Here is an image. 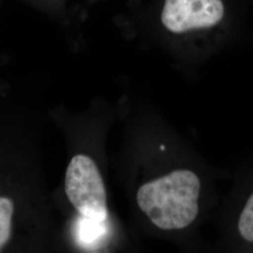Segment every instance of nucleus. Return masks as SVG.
<instances>
[{
	"instance_id": "obj_6",
	"label": "nucleus",
	"mask_w": 253,
	"mask_h": 253,
	"mask_svg": "<svg viewBox=\"0 0 253 253\" xmlns=\"http://www.w3.org/2000/svg\"><path fill=\"white\" fill-rule=\"evenodd\" d=\"M13 203L7 197H0V251L9 241L11 234Z\"/></svg>"
},
{
	"instance_id": "obj_3",
	"label": "nucleus",
	"mask_w": 253,
	"mask_h": 253,
	"mask_svg": "<svg viewBox=\"0 0 253 253\" xmlns=\"http://www.w3.org/2000/svg\"><path fill=\"white\" fill-rule=\"evenodd\" d=\"M224 15L221 0H165L162 13L164 27L173 33L208 28Z\"/></svg>"
},
{
	"instance_id": "obj_5",
	"label": "nucleus",
	"mask_w": 253,
	"mask_h": 253,
	"mask_svg": "<svg viewBox=\"0 0 253 253\" xmlns=\"http://www.w3.org/2000/svg\"><path fill=\"white\" fill-rule=\"evenodd\" d=\"M79 227V238L84 244L95 243L105 234L104 221L83 217Z\"/></svg>"
},
{
	"instance_id": "obj_4",
	"label": "nucleus",
	"mask_w": 253,
	"mask_h": 253,
	"mask_svg": "<svg viewBox=\"0 0 253 253\" xmlns=\"http://www.w3.org/2000/svg\"><path fill=\"white\" fill-rule=\"evenodd\" d=\"M237 230L240 237L253 245V191L245 203L237 221Z\"/></svg>"
},
{
	"instance_id": "obj_1",
	"label": "nucleus",
	"mask_w": 253,
	"mask_h": 253,
	"mask_svg": "<svg viewBox=\"0 0 253 253\" xmlns=\"http://www.w3.org/2000/svg\"><path fill=\"white\" fill-rule=\"evenodd\" d=\"M200 190L201 182L195 172L176 170L144 184L136 200L155 226L180 230L190 225L198 215Z\"/></svg>"
},
{
	"instance_id": "obj_2",
	"label": "nucleus",
	"mask_w": 253,
	"mask_h": 253,
	"mask_svg": "<svg viewBox=\"0 0 253 253\" xmlns=\"http://www.w3.org/2000/svg\"><path fill=\"white\" fill-rule=\"evenodd\" d=\"M66 194L83 217L103 221L108 217L105 186L95 162L76 155L69 164L65 179Z\"/></svg>"
}]
</instances>
